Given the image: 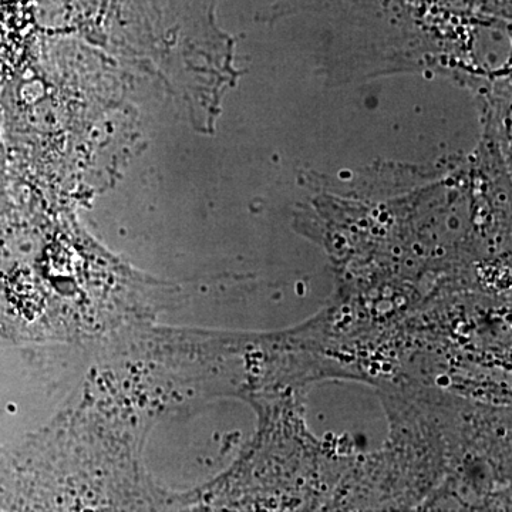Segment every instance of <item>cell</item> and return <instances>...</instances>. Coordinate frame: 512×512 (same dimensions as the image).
Returning a JSON list of instances; mask_svg holds the SVG:
<instances>
[{"instance_id":"obj_1","label":"cell","mask_w":512,"mask_h":512,"mask_svg":"<svg viewBox=\"0 0 512 512\" xmlns=\"http://www.w3.org/2000/svg\"><path fill=\"white\" fill-rule=\"evenodd\" d=\"M33 0H0V79L8 77L25 55L33 30Z\"/></svg>"}]
</instances>
